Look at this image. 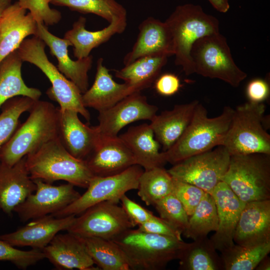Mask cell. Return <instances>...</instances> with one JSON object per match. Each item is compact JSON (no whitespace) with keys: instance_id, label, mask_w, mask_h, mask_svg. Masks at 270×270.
<instances>
[{"instance_id":"6da1fadb","label":"cell","mask_w":270,"mask_h":270,"mask_svg":"<svg viewBox=\"0 0 270 270\" xmlns=\"http://www.w3.org/2000/svg\"><path fill=\"white\" fill-rule=\"evenodd\" d=\"M26 120L20 124L0 148V162L12 166L28 154L58 137V108L52 103L35 101Z\"/></svg>"},{"instance_id":"7a4b0ae2","label":"cell","mask_w":270,"mask_h":270,"mask_svg":"<svg viewBox=\"0 0 270 270\" xmlns=\"http://www.w3.org/2000/svg\"><path fill=\"white\" fill-rule=\"evenodd\" d=\"M124 252L130 270H160L180 260L189 243L182 240L128 229L112 240Z\"/></svg>"},{"instance_id":"3957f363","label":"cell","mask_w":270,"mask_h":270,"mask_svg":"<svg viewBox=\"0 0 270 270\" xmlns=\"http://www.w3.org/2000/svg\"><path fill=\"white\" fill-rule=\"evenodd\" d=\"M234 110L230 106H226L220 114L209 118L206 108L198 102L183 134L170 148L164 152L167 162L174 165L189 157L222 146Z\"/></svg>"},{"instance_id":"277c9868","label":"cell","mask_w":270,"mask_h":270,"mask_svg":"<svg viewBox=\"0 0 270 270\" xmlns=\"http://www.w3.org/2000/svg\"><path fill=\"white\" fill-rule=\"evenodd\" d=\"M26 165L32 180L40 179L51 184L62 180L86 188L94 176L86 160L70 154L58 137L26 156Z\"/></svg>"},{"instance_id":"5b68a950","label":"cell","mask_w":270,"mask_h":270,"mask_svg":"<svg viewBox=\"0 0 270 270\" xmlns=\"http://www.w3.org/2000/svg\"><path fill=\"white\" fill-rule=\"evenodd\" d=\"M164 22L172 36L176 64L186 76L194 74L192 45L202 37L219 33L218 20L206 13L200 6L186 4L177 6Z\"/></svg>"},{"instance_id":"8992f818","label":"cell","mask_w":270,"mask_h":270,"mask_svg":"<svg viewBox=\"0 0 270 270\" xmlns=\"http://www.w3.org/2000/svg\"><path fill=\"white\" fill-rule=\"evenodd\" d=\"M266 106L248 102L234 110L222 146L230 156L260 153L270 154V135L264 126Z\"/></svg>"},{"instance_id":"52a82bcc","label":"cell","mask_w":270,"mask_h":270,"mask_svg":"<svg viewBox=\"0 0 270 270\" xmlns=\"http://www.w3.org/2000/svg\"><path fill=\"white\" fill-rule=\"evenodd\" d=\"M222 181L245 203L270 200V154L231 156Z\"/></svg>"},{"instance_id":"ba28073f","label":"cell","mask_w":270,"mask_h":270,"mask_svg":"<svg viewBox=\"0 0 270 270\" xmlns=\"http://www.w3.org/2000/svg\"><path fill=\"white\" fill-rule=\"evenodd\" d=\"M45 46V43L41 39L34 36L24 40L17 51L23 62L33 64L48 78L52 86L46 93L51 100L59 104L60 109L74 110L90 121V114L82 104V93L49 60Z\"/></svg>"},{"instance_id":"9c48e42d","label":"cell","mask_w":270,"mask_h":270,"mask_svg":"<svg viewBox=\"0 0 270 270\" xmlns=\"http://www.w3.org/2000/svg\"><path fill=\"white\" fill-rule=\"evenodd\" d=\"M194 72L236 88L247 76L235 64L226 38L220 32L202 37L190 51Z\"/></svg>"},{"instance_id":"30bf717a","label":"cell","mask_w":270,"mask_h":270,"mask_svg":"<svg viewBox=\"0 0 270 270\" xmlns=\"http://www.w3.org/2000/svg\"><path fill=\"white\" fill-rule=\"evenodd\" d=\"M143 171L140 166L134 164L116 174L94 176L82 195L62 210L50 215L56 218L76 216L102 202L119 203L120 198L126 192L137 190L138 179Z\"/></svg>"},{"instance_id":"8fae6325","label":"cell","mask_w":270,"mask_h":270,"mask_svg":"<svg viewBox=\"0 0 270 270\" xmlns=\"http://www.w3.org/2000/svg\"><path fill=\"white\" fill-rule=\"evenodd\" d=\"M230 158L226 148L220 146L189 157L167 170L174 178L196 186L211 194L222 180Z\"/></svg>"},{"instance_id":"7c38bea8","label":"cell","mask_w":270,"mask_h":270,"mask_svg":"<svg viewBox=\"0 0 270 270\" xmlns=\"http://www.w3.org/2000/svg\"><path fill=\"white\" fill-rule=\"evenodd\" d=\"M118 203L104 201L96 204L76 217L68 232L82 238L96 237L112 240L134 228Z\"/></svg>"},{"instance_id":"4fadbf2b","label":"cell","mask_w":270,"mask_h":270,"mask_svg":"<svg viewBox=\"0 0 270 270\" xmlns=\"http://www.w3.org/2000/svg\"><path fill=\"white\" fill-rule=\"evenodd\" d=\"M32 180L36 186L35 193L29 195L14 210L22 222L58 212L80 196L70 183L56 186L40 179Z\"/></svg>"},{"instance_id":"5bb4252c","label":"cell","mask_w":270,"mask_h":270,"mask_svg":"<svg viewBox=\"0 0 270 270\" xmlns=\"http://www.w3.org/2000/svg\"><path fill=\"white\" fill-rule=\"evenodd\" d=\"M158 108L150 104L140 92L128 96L112 107L99 112V129L101 136H118L126 126L140 120H151Z\"/></svg>"},{"instance_id":"9a60e30c","label":"cell","mask_w":270,"mask_h":270,"mask_svg":"<svg viewBox=\"0 0 270 270\" xmlns=\"http://www.w3.org/2000/svg\"><path fill=\"white\" fill-rule=\"evenodd\" d=\"M72 110L58 108V137L63 146L74 157L85 160L98 144L100 134L96 126H90Z\"/></svg>"},{"instance_id":"2e32d148","label":"cell","mask_w":270,"mask_h":270,"mask_svg":"<svg viewBox=\"0 0 270 270\" xmlns=\"http://www.w3.org/2000/svg\"><path fill=\"white\" fill-rule=\"evenodd\" d=\"M211 194L216 204L218 228L210 238L215 248L222 252L234 244L236 228L245 202L224 182H220Z\"/></svg>"},{"instance_id":"e0dca14e","label":"cell","mask_w":270,"mask_h":270,"mask_svg":"<svg viewBox=\"0 0 270 270\" xmlns=\"http://www.w3.org/2000/svg\"><path fill=\"white\" fill-rule=\"evenodd\" d=\"M85 160L94 176H98L116 174L136 164L133 154L118 136H100Z\"/></svg>"},{"instance_id":"ac0fdd59","label":"cell","mask_w":270,"mask_h":270,"mask_svg":"<svg viewBox=\"0 0 270 270\" xmlns=\"http://www.w3.org/2000/svg\"><path fill=\"white\" fill-rule=\"evenodd\" d=\"M76 216L56 218L51 215L32 220L16 230L0 236V239L13 246H30L42 250L61 230L69 228Z\"/></svg>"},{"instance_id":"d6986e66","label":"cell","mask_w":270,"mask_h":270,"mask_svg":"<svg viewBox=\"0 0 270 270\" xmlns=\"http://www.w3.org/2000/svg\"><path fill=\"white\" fill-rule=\"evenodd\" d=\"M34 36L41 39L50 48V54L58 60L57 68L66 78L73 82L82 94L89 86L88 72L92 68V56L74 60L69 56L68 48L72 46L68 40L58 37L50 32L43 23H37Z\"/></svg>"},{"instance_id":"ffe728a7","label":"cell","mask_w":270,"mask_h":270,"mask_svg":"<svg viewBox=\"0 0 270 270\" xmlns=\"http://www.w3.org/2000/svg\"><path fill=\"white\" fill-rule=\"evenodd\" d=\"M42 251L58 270H100L94 266L84 238L72 232L56 234Z\"/></svg>"},{"instance_id":"44dd1931","label":"cell","mask_w":270,"mask_h":270,"mask_svg":"<svg viewBox=\"0 0 270 270\" xmlns=\"http://www.w3.org/2000/svg\"><path fill=\"white\" fill-rule=\"evenodd\" d=\"M234 242L244 246L270 242V200L245 204L236 228Z\"/></svg>"},{"instance_id":"7402d4cb","label":"cell","mask_w":270,"mask_h":270,"mask_svg":"<svg viewBox=\"0 0 270 270\" xmlns=\"http://www.w3.org/2000/svg\"><path fill=\"white\" fill-rule=\"evenodd\" d=\"M138 30L135 43L124 57V66L145 56L174 55L172 36L165 22L148 17L140 24Z\"/></svg>"},{"instance_id":"603a6c76","label":"cell","mask_w":270,"mask_h":270,"mask_svg":"<svg viewBox=\"0 0 270 270\" xmlns=\"http://www.w3.org/2000/svg\"><path fill=\"white\" fill-rule=\"evenodd\" d=\"M26 156L10 166L0 162V210L9 216L36 190L26 165Z\"/></svg>"},{"instance_id":"cb8c5ba5","label":"cell","mask_w":270,"mask_h":270,"mask_svg":"<svg viewBox=\"0 0 270 270\" xmlns=\"http://www.w3.org/2000/svg\"><path fill=\"white\" fill-rule=\"evenodd\" d=\"M37 22L18 2L12 4L0 20V62L16 50L26 38L36 35Z\"/></svg>"},{"instance_id":"d4e9b609","label":"cell","mask_w":270,"mask_h":270,"mask_svg":"<svg viewBox=\"0 0 270 270\" xmlns=\"http://www.w3.org/2000/svg\"><path fill=\"white\" fill-rule=\"evenodd\" d=\"M96 72L92 86L82 94V102L86 108L98 112L108 109L118 102L137 92L126 82H116L110 74V70L104 64V60L97 61Z\"/></svg>"},{"instance_id":"484cf974","label":"cell","mask_w":270,"mask_h":270,"mask_svg":"<svg viewBox=\"0 0 270 270\" xmlns=\"http://www.w3.org/2000/svg\"><path fill=\"white\" fill-rule=\"evenodd\" d=\"M133 154L136 164L144 170L163 167L167 162L164 152L156 139L150 124L132 126L118 136Z\"/></svg>"},{"instance_id":"4316f807","label":"cell","mask_w":270,"mask_h":270,"mask_svg":"<svg viewBox=\"0 0 270 270\" xmlns=\"http://www.w3.org/2000/svg\"><path fill=\"white\" fill-rule=\"evenodd\" d=\"M198 102V100H194L176 104L172 110L156 114L150 120V126L163 152L170 148L183 134Z\"/></svg>"},{"instance_id":"83f0119b","label":"cell","mask_w":270,"mask_h":270,"mask_svg":"<svg viewBox=\"0 0 270 270\" xmlns=\"http://www.w3.org/2000/svg\"><path fill=\"white\" fill-rule=\"evenodd\" d=\"M86 18L80 16L64 38L72 44L74 56L77 59L88 57L94 48L106 42L114 34L123 32L127 26V17L114 18L108 26L96 31L86 29Z\"/></svg>"},{"instance_id":"f1b7e54d","label":"cell","mask_w":270,"mask_h":270,"mask_svg":"<svg viewBox=\"0 0 270 270\" xmlns=\"http://www.w3.org/2000/svg\"><path fill=\"white\" fill-rule=\"evenodd\" d=\"M23 61L17 50L6 56L0 62V108L8 100L18 96H24L38 100L41 91L27 86L22 76Z\"/></svg>"},{"instance_id":"f546056e","label":"cell","mask_w":270,"mask_h":270,"mask_svg":"<svg viewBox=\"0 0 270 270\" xmlns=\"http://www.w3.org/2000/svg\"><path fill=\"white\" fill-rule=\"evenodd\" d=\"M168 57L166 54H158L140 58L116 70L115 76L136 91L140 92L154 82L166 64Z\"/></svg>"},{"instance_id":"4dcf8cb0","label":"cell","mask_w":270,"mask_h":270,"mask_svg":"<svg viewBox=\"0 0 270 270\" xmlns=\"http://www.w3.org/2000/svg\"><path fill=\"white\" fill-rule=\"evenodd\" d=\"M212 242L207 237L198 239L189 244L179 260V270H222L221 256Z\"/></svg>"},{"instance_id":"1f68e13d","label":"cell","mask_w":270,"mask_h":270,"mask_svg":"<svg viewBox=\"0 0 270 270\" xmlns=\"http://www.w3.org/2000/svg\"><path fill=\"white\" fill-rule=\"evenodd\" d=\"M83 238L90 256L100 270H130L124 252L112 240L96 237Z\"/></svg>"},{"instance_id":"d6a6232c","label":"cell","mask_w":270,"mask_h":270,"mask_svg":"<svg viewBox=\"0 0 270 270\" xmlns=\"http://www.w3.org/2000/svg\"><path fill=\"white\" fill-rule=\"evenodd\" d=\"M174 178L164 167L144 170L140 176L138 194L147 206H154L172 192Z\"/></svg>"},{"instance_id":"836d02e7","label":"cell","mask_w":270,"mask_h":270,"mask_svg":"<svg viewBox=\"0 0 270 270\" xmlns=\"http://www.w3.org/2000/svg\"><path fill=\"white\" fill-rule=\"evenodd\" d=\"M218 228V216L214 200L211 194L206 192L192 214L182 234L194 240L207 237Z\"/></svg>"},{"instance_id":"e575fe53","label":"cell","mask_w":270,"mask_h":270,"mask_svg":"<svg viewBox=\"0 0 270 270\" xmlns=\"http://www.w3.org/2000/svg\"><path fill=\"white\" fill-rule=\"evenodd\" d=\"M270 252V242L253 246L237 244L221 252L224 270H253Z\"/></svg>"},{"instance_id":"d590c367","label":"cell","mask_w":270,"mask_h":270,"mask_svg":"<svg viewBox=\"0 0 270 270\" xmlns=\"http://www.w3.org/2000/svg\"><path fill=\"white\" fill-rule=\"evenodd\" d=\"M50 4L84 14H96L109 23L114 18L127 17L126 9L116 0H50Z\"/></svg>"},{"instance_id":"8d00e7d4","label":"cell","mask_w":270,"mask_h":270,"mask_svg":"<svg viewBox=\"0 0 270 270\" xmlns=\"http://www.w3.org/2000/svg\"><path fill=\"white\" fill-rule=\"evenodd\" d=\"M36 100L27 96H18L2 104L0 114V148L10 139L20 125V116L28 112Z\"/></svg>"},{"instance_id":"74e56055","label":"cell","mask_w":270,"mask_h":270,"mask_svg":"<svg viewBox=\"0 0 270 270\" xmlns=\"http://www.w3.org/2000/svg\"><path fill=\"white\" fill-rule=\"evenodd\" d=\"M154 206L162 219L182 234L188 226L189 216L180 202L172 193Z\"/></svg>"},{"instance_id":"f35d334b","label":"cell","mask_w":270,"mask_h":270,"mask_svg":"<svg viewBox=\"0 0 270 270\" xmlns=\"http://www.w3.org/2000/svg\"><path fill=\"white\" fill-rule=\"evenodd\" d=\"M44 258L42 250H22L0 239V261H8L18 268L26 270Z\"/></svg>"},{"instance_id":"ab89813d","label":"cell","mask_w":270,"mask_h":270,"mask_svg":"<svg viewBox=\"0 0 270 270\" xmlns=\"http://www.w3.org/2000/svg\"><path fill=\"white\" fill-rule=\"evenodd\" d=\"M19 5L30 12L37 23L46 26L58 24L62 18V14L50 6V0H18Z\"/></svg>"},{"instance_id":"60d3db41","label":"cell","mask_w":270,"mask_h":270,"mask_svg":"<svg viewBox=\"0 0 270 270\" xmlns=\"http://www.w3.org/2000/svg\"><path fill=\"white\" fill-rule=\"evenodd\" d=\"M206 192L196 186L174 178L172 193L180 202L189 217Z\"/></svg>"},{"instance_id":"b9f144b4","label":"cell","mask_w":270,"mask_h":270,"mask_svg":"<svg viewBox=\"0 0 270 270\" xmlns=\"http://www.w3.org/2000/svg\"><path fill=\"white\" fill-rule=\"evenodd\" d=\"M124 209L134 226H139L152 218L154 215L148 210L124 194L120 198Z\"/></svg>"},{"instance_id":"7bdbcfd3","label":"cell","mask_w":270,"mask_h":270,"mask_svg":"<svg viewBox=\"0 0 270 270\" xmlns=\"http://www.w3.org/2000/svg\"><path fill=\"white\" fill-rule=\"evenodd\" d=\"M140 231L156 234L172 236L182 240V233L160 217L154 216L148 220L138 226Z\"/></svg>"},{"instance_id":"ee69618b","label":"cell","mask_w":270,"mask_h":270,"mask_svg":"<svg viewBox=\"0 0 270 270\" xmlns=\"http://www.w3.org/2000/svg\"><path fill=\"white\" fill-rule=\"evenodd\" d=\"M154 84L156 92L159 94L166 96L174 94L180 88V78L172 73L160 75Z\"/></svg>"},{"instance_id":"f6af8a7d","label":"cell","mask_w":270,"mask_h":270,"mask_svg":"<svg viewBox=\"0 0 270 270\" xmlns=\"http://www.w3.org/2000/svg\"><path fill=\"white\" fill-rule=\"evenodd\" d=\"M246 94L249 102L260 103L266 100L270 94V86L265 80L254 78L250 80L246 88Z\"/></svg>"},{"instance_id":"bcb514c9","label":"cell","mask_w":270,"mask_h":270,"mask_svg":"<svg viewBox=\"0 0 270 270\" xmlns=\"http://www.w3.org/2000/svg\"><path fill=\"white\" fill-rule=\"evenodd\" d=\"M212 6L218 11L226 12L230 7L228 0H208Z\"/></svg>"},{"instance_id":"7dc6e473","label":"cell","mask_w":270,"mask_h":270,"mask_svg":"<svg viewBox=\"0 0 270 270\" xmlns=\"http://www.w3.org/2000/svg\"><path fill=\"white\" fill-rule=\"evenodd\" d=\"M257 270H270V260L268 255L265 256L258 264L256 268Z\"/></svg>"},{"instance_id":"c3c4849f","label":"cell","mask_w":270,"mask_h":270,"mask_svg":"<svg viewBox=\"0 0 270 270\" xmlns=\"http://www.w3.org/2000/svg\"><path fill=\"white\" fill-rule=\"evenodd\" d=\"M12 4V0H0V20L6 10Z\"/></svg>"}]
</instances>
